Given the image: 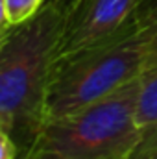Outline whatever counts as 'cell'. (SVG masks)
<instances>
[{
	"mask_svg": "<svg viewBox=\"0 0 157 159\" xmlns=\"http://www.w3.org/2000/svg\"><path fill=\"white\" fill-rule=\"evenodd\" d=\"M59 32L61 9L46 0L35 17L0 34V131L9 133L20 150L44 120Z\"/></svg>",
	"mask_w": 157,
	"mask_h": 159,
	"instance_id": "cell-1",
	"label": "cell"
},
{
	"mask_svg": "<svg viewBox=\"0 0 157 159\" xmlns=\"http://www.w3.org/2000/svg\"><path fill=\"white\" fill-rule=\"evenodd\" d=\"M141 78L74 113L46 119L19 159H120L141 139L135 119Z\"/></svg>",
	"mask_w": 157,
	"mask_h": 159,
	"instance_id": "cell-2",
	"label": "cell"
},
{
	"mask_svg": "<svg viewBox=\"0 0 157 159\" xmlns=\"http://www.w3.org/2000/svg\"><path fill=\"white\" fill-rule=\"evenodd\" d=\"M146 57V37L133 24L107 43L57 61L46 87L44 120L92 106L139 80Z\"/></svg>",
	"mask_w": 157,
	"mask_h": 159,
	"instance_id": "cell-3",
	"label": "cell"
},
{
	"mask_svg": "<svg viewBox=\"0 0 157 159\" xmlns=\"http://www.w3.org/2000/svg\"><path fill=\"white\" fill-rule=\"evenodd\" d=\"M61 9L56 63L98 46L135 24L141 0H54Z\"/></svg>",
	"mask_w": 157,
	"mask_h": 159,
	"instance_id": "cell-4",
	"label": "cell"
},
{
	"mask_svg": "<svg viewBox=\"0 0 157 159\" xmlns=\"http://www.w3.org/2000/svg\"><path fill=\"white\" fill-rule=\"evenodd\" d=\"M135 119L141 129L157 124V67L148 69L141 76Z\"/></svg>",
	"mask_w": 157,
	"mask_h": 159,
	"instance_id": "cell-5",
	"label": "cell"
},
{
	"mask_svg": "<svg viewBox=\"0 0 157 159\" xmlns=\"http://www.w3.org/2000/svg\"><path fill=\"white\" fill-rule=\"evenodd\" d=\"M46 0H2V30L0 34L24 24L43 9Z\"/></svg>",
	"mask_w": 157,
	"mask_h": 159,
	"instance_id": "cell-6",
	"label": "cell"
},
{
	"mask_svg": "<svg viewBox=\"0 0 157 159\" xmlns=\"http://www.w3.org/2000/svg\"><path fill=\"white\" fill-rule=\"evenodd\" d=\"M128 159H157V124L142 129L139 143L126 156Z\"/></svg>",
	"mask_w": 157,
	"mask_h": 159,
	"instance_id": "cell-7",
	"label": "cell"
},
{
	"mask_svg": "<svg viewBox=\"0 0 157 159\" xmlns=\"http://www.w3.org/2000/svg\"><path fill=\"white\" fill-rule=\"evenodd\" d=\"M135 24L144 34H155L157 32V0H141L137 13H135Z\"/></svg>",
	"mask_w": 157,
	"mask_h": 159,
	"instance_id": "cell-8",
	"label": "cell"
},
{
	"mask_svg": "<svg viewBox=\"0 0 157 159\" xmlns=\"http://www.w3.org/2000/svg\"><path fill=\"white\" fill-rule=\"evenodd\" d=\"M20 146L6 131H0V159H19Z\"/></svg>",
	"mask_w": 157,
	"mask_h": 159,
	"instance_id": "cell-9",
	"label": "cell"
},
{
	"mask_svg": "<svg viewBox=\"0 0 157 159\" xmlns=\"http://www.w3.org/2000/svg\"><path fill=\"white\" fill-rule=\"evenodd\" d=\"M144 37H146V50H148V57H146V63H148L146 70H148L152 67H157V32L150 34V35H144Z\"/></svg>",
	"mask_w": 157,
	"mask_h": 159,
	"instance_id": "cell-10",
	"label": "cell"
},
{
	"mask_svg": "<svg viewBox=\"0 0 157 159\" xmlns=\"http://www.w3.org/2000/svg\"><path fill=\"white\" fill-rule=\"evenodd\" d=\"M120 159H128V157H120Z\"/></svg>",
	"mask_w": 157,
	"mask_h": 159,
	"instance_id": "cell-11",
	"label": "cell"
}]
</instances>
